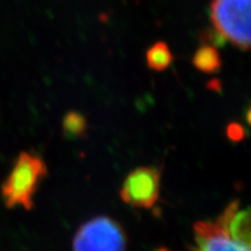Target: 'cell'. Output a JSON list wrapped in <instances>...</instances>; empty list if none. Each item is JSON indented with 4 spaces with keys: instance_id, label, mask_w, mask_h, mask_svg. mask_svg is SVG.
<instances>
[{
    "instance_id": "cell-1",
    "label": "cell",
    "mask_w": 251,
    "mask_h": 251,
    "mask_svg": "<svg viewBox=\"0 0 251 251\" xmlns=\"http://www.w3.org/2000/svg\"><path fill=\"white\" fill-rule=\"evenodd\" d=\"M47 175V166L40 157L23 152L15 162L2 186V196L8 207H33V197L41 179Z\"/></svg>"
},
{
    "instance_id": "cell-4",
    "label": "cell",
    "mask_w": 251,
    "mask_h": 251,
    "mask_svg": "<svg viewBox=\"0 0 251 251\" xmlns=\"http://www.w3.org/2000/svg\"><path fill=\"white\" fill-rule=\"evenodd\" d=\"M161 175L155 168H139L126 178L121 188L125 202L140 208H151L159 198Z\"/></svg>"
},
{
    "instance_id": "cell-8",
    "label": "cell",
    "mask_w": 251,
    "mask_h": 251,
    "mask_svg": "<svg viewBox=\"0 0 251 251\" xmlns=\"http://www.w3.org/2000/svg\"><path fill=\"white\" fill-rule=\"evenodd\" d=\"M172 54L164 42H156L147 51V63L149 68L156 71H163L170 67Z\"/></svg>"
},
{
    "instance_id": "cell-10",
    "label": "cell",
    "mask_w": 251,
    "mask_h": 251,
    "mask_svg": "<svg viewBox=\"0 0 251 251\" xmlns=\"http://www.w3.org/2000/svg\"><path fill=\"white\" fill-rule=\"evenodd\" d=\"M228 135L233 140H241L243 137V129L240 125L233 124L229 126Z\"/></svg>"
},
{
    "instance_id": "cell-5",
    "label": "cell",
    "mask_w": 251,
    "mask_h": 251,
    "mask_svg": "<svg viewBox=\"0 0 251 251\" xmlns=\"http://www.w3.org/2000/svg\"><path fill=\"white\" fill-rule=\"evenodd\" d=\"M198 251H250V246L235 241L216 222H198L194 226Z\"/></svg>"
},
{
    "instance_id": "cell-3",
    "label": "cell",
    "mask_w": 251,
    "mask_h": 251,
    "mask_svg": "<svg viewBox=\"0 0 251 251\" xmlns=\"http://www.w3.org/2000/svg\"><path fill=\"white\" fill-rule=\"evenodd\" d=\"M126 234L117 221L98 216L79 228L74 240L75 251H125Z\"/></svg>"
},
{
    "instance_id": "cell-9",
    "label": "cell",
    "mask_w": 251,
    "mask_h": 251,
    "mask_svg": "<svg viewBox=\"0 0 251 251\" xmlns=\"http://www.w3.org/2000/svg\"><path fill=\"white\" fill-rule=\"evenodd\" d=\"M65 135L69 137H78L86 129V122L83 115L77 112H71L65 117L63 122Z\"/></svg>"
},
{
    "instance_id": "cell-11",
    "label": "cell",
    "mask_w": 251,
    "mask_h": 251,
    "mask_svg": "<svg viewBox=\"0 0 251 251\" xmlns=\"http://www.w3.org/2000/svg\"><path fill=\"white\" fill-rule=\"evenodd\" d=\"M159 251H166V250H159Z\"/></svg>"
},
{
    "instance_id": "cell-6",
    "label": "cell",
    "mask_w": 251,
    "mask_h": 251,
    "mask_svg": "<svg viewBox=\"0 0 251 251\" xmlns=\"http://www.w3.org/2000/svg\"><path fill=\"white\" fill-rule=\"evenodd\" d=\"M218 221L237 242L250 246V211L238 209L237 202L231 203Z\"/></svg>"
},
{
    "instance_id": "cell-7",
    "label": "cell",
    "mask_w": 251,
    "mask_h": 251,
    "mask_svg": "<svg viewBox=\"0 0 251 251\" xmlns=\"http://www.w3.org/2000/svg\"><path fill=\"white\" fill-rule=\"evenodd\" d=\"M193 65L205 74H215L221 68V58L215 46H202L193 56Z\"/></svg>"
},
{
    "instance_id": "cell-2",
    "label": "cell",
    "mask_w": 251,
    "mask_h": 251,
    "mask_svg": "<svg viewBox=\"0 0 251 251\" xmlns=\"http://www.w3.org/2000/svg\"><path fill=\"white\" fill-rule=\"evenodd\" d=\"M251 0H212L211 19L220 37L235 47L250 48Z\"/></svg>"
}]
</instances>
